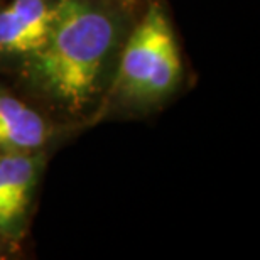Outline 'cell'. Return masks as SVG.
<instances>
[{
	"instance_id": "obj_1",
	"label": "cell",
	"mask_w": 260,
	"mask_h": 260,
	"mask_svg": "<svg viewBox=\"0 0 260 260\" xmlns=\"http://www.w3.org/2000/svg\"><path fill=\"white\" fill-rule=\"evenodd\" d=\"M115 43V24L81 0H59L44 44L34 51L36 73L61 102L81 107L93 95Z\"/></svg>"
},
{
	"instance_id": "obj_2",
	"label": "cell",
	"mask_w": 260,
	"mask_h": 260,
	"mask_svg": "<svg viewBox=\"0 0 260 260\" xmlns=\"http://www.w3.org/2000/svg\"><path fill=\"white\" fill-rule=\"evenodd\" d=\"M181 58L162 9L154 5L130 36L120 61V85L127 95L154 100L173 90Z\"/></svg>"
},
{
	"instance_id": "obj_3",
	"label": "cell",
	"mask_w": 260,
	"mask_h": 260,
	"mask_svg": "<svg viewBox=\"0 0 260 260\" xmlns=\"http://www.w3.org/2000/svg\"><path fill=\"white\" fill-rule=\"evenodd\" d=\"M56 14L48 0H12L0 10V53L32 54L44 44Z\"/></svg>"
},
{
	"instance_id": "obj_4",
	"label": "cell",
	"mask_w": 260,
	"mask_h": 260,
	"mask_svg": "<svg viewBox=\"0 0 260 260\" xmlns=\"http://www.w3.org/2000/svg\"><path fill=\"white\" fill-rule=\"evenodd\" d=\"M36 174L29 152H0V228L12 226L24 216Z\"/></svg>"
},
{
	"instance_id": "obj_5",
	"label": "cell",
	"mask_w": 260,
	"mask_h": 260,
	"mask_svg": "<svg viewBox=\"0 0 260 260\" xmlns=\"http://www.w3.org/2000/svg\"><path fill=\"white\" fill-rule=\"evenodd\" d=\"M44 118L12 95L0 93V152H30L48 139Z\"/></svg>"
}]
</instances>
